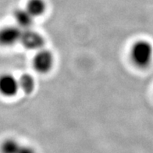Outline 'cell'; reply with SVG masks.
<instances>
[{
    "label": "cell",
    "instance_id": "6da1fadb",
    "mask_svg": "<svg viewBox=\"0 0 153 153\" xmlns=\"http://www.w3.org/2000/svg\"><path fill=\"white\" fill-rule=\"evenodd\" d=\"M131 59L139 68L149 67L153 61V45L147 40H139L131 51Z\"/></svg>",
    "mask_w": 153,
    "mask_h": 153
},
{
    "label": "cell",
    "instance_id": "7a4b0ae2",
    "mask_svg": "<svg viewBox=\"0 0 153 153\" xmlns=\"http://www.w3.org/2000/svg\"><path fill=\"white\" fill-rule=\"evenodd\" d=\"M20 42L30 50H40L43 48L45 45L42 36L30 28L22 30Z\"/></svg>",
    "mask_w": 153,
    "mask_h": 153
},
{
    "label": "cell",
    "instance_id": "3957f363",
    "mask_svg": "<svg viewBox=\"0 0 153 153\" xmlns=\"http://www.w3.org/2000/svg\"><path fill=\"white\" fill-rule=\"evenodd\" d=\"M22 30L18 26H6L0 29V46H12L19 42Z\"/></svg>",
    "mask_w": 153,
    "mask_h": 153
},
{
    "label": "cell",
    "instance_id": "277c9868",
    "mask_svg": "<svg viewBox=\"0 0 153 153\" xmlns=\"http://www.w3.org/2000/svg\"><path fill=\"white\" fill-rule=\"evenodd\" d=\"M53 54L48 50L45 49H40L38 50L34 59V67L38 72L41 74H45L50 71L53 66Z\"/></svg>",
    "mask_w": 153,
    "mask_h": 153
},
{
    "label": "cell",
    "instance_id": "5b68a950",
    "mask_svg": "<svg viewBox=\"0 0 153 153\" xmlns=\"http://www.w3.org/2000/svg\"><path fill=\"white\" fill-rule=\"evenodd\" d=\"M20 90L18 80L11 74H5L0 76V94L6 97H13Z\"/></svg>",
    "mask_w": 153,
    "mask_h": 153
},
{
    "label": "cell",
    "instance_id": "8992f818",
    "mask_svg": "<svg viewBox=\"0 0 153 153\" xmlns=\"http://www.w3.org/2000/svg\"><path fill=\"white\" fill-rule=\"evenodd\" d=\"M0 151L1 153H36L33 148L22 145L15 139H7L3 141Z\"/></svg>",
    "mask_w": 153,
    "mask_h": 153
},
{
    "label": "cell",
    "instance_id": "52a82bcc",
    "mask_svg": "<svg viewBox=\"0 0 153 153\" xmlns=\"http://www.w3.org/2000/svg\"><path fill=\"white\" fill-rule=\"evenodd\" d=\"M14 17L17 26L22 30L30 29L34 22V17L25 10H17L14 13Z\"/></svg>",
    "mask_w": 153,
    "mask_h": 153
},
{
    "label": "cell",
    "instance_id": "ba28073f",
    "mask_svg": "<svg viewBox=\"0 0 153 153\" xmlns=\"http://www.w3.org/2000/svg\"><path fill=\"white\" fill-rule=\"evenodd\" d=\"M46 8L44 0H30L27 2L26 10L33 17L39 16L45 12Z\"/></svg>",
    "mask_w": 153,
    "mask_h": 153
},
{
    "label": "cell",
    "instance_id": "9c48e42d",
    "mask_svg": "<svg viewBox=\"0 0 153 153\" xmlns=\"http://www.w3.org/2000/svg\"><path fill=\"white\" fill-rule=\"evenodd\" d=\"M19 88L26 94H30L34 91L35 87V82L31 75L24 74L20 76V80H18Z\"/></svg>",
    "mask_w": 153,
    "mask_h": 153
}]
</instances>
